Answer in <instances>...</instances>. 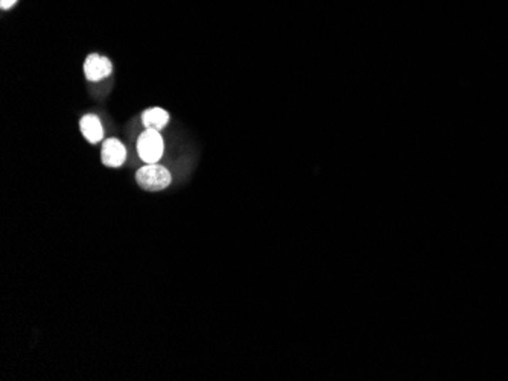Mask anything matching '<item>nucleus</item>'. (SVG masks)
Returning <instances> with one entry per match:
<instances>
[{
	"label": "nucleus",
	"instance_id": "obj_1",
	"mask_svg": "<svg viewBox=\"0 0 508 381\" xmlns=\"http://www.w3.org/2000/svg\"><path fill=\"white\" fill-rule=\"evenodd\" d=\"M136 181L143 190L148 192H160L171 184V174L163 166H158L157 163L148 164L142 167L139 172L136 174Z\"/></svg>",
	"mask_w": 508,
	"mask_h": 381
},
{
	"label": "nucleus",
	"instance_id": "obj_5",
	"mask_svg": "<svg viewBox=\"0 0 508 381\" xmlns=\"http://www.w3.org/2000/svg\"><path fill=\"white\" fill-rule=\"evenodd\" d=\"M79 126H81V132L84 137H86L87 142L94 144L104 139V128L98 115L94 114L84 115L79 122Z\"/></svg>",
	"mask_w": 508,
	"mask_h": 381
},
{
	"label": "nucleus",
	"instance_id": "obj_2",
	"mask_svg": "<svg viewBox=\"0 0 508 381\" xmlns=\"http://www.w3.org/2000/svg\"><path fill=\"white\" fill-rule=\"evenodd\" d=\"M165 151L163 137L155 130H146L137 142V152L148 164H154L160 160Z\"/></svg>",
	"mask_w": 508,
	"mask_h": 381
},
{
	"label": "nucleus",
	"instance_id": "obj_4",
	"mask_svg": "<svg viewBox=\"0 0 508 381\" xmlns=\"http://www.w3.org/2000/svg\"><path fill=\"white\" fill-rule=\"evenodd\" d=\"M126 158L125 146L118 139L105 140L102 146V163L109 167H119Z\"/></svg>",
	"mask_w": 508,
	"mask_h": 381
},
{
	"label": "nucleus",
	"instance_id": "obj_7",
	"mask_svg": "<svg viewBox=\"0 0 508 381\" xmlns=\"http://www.w3.org/2000/svg\"><path fill=\"white\" fill-rule=\"evenodd\" d=\"M16 2H17V0H0V8L9 9Z\"/></svg>",
	"mask_w": 508,
	"mask_h": 381
},
{
	"label": "nucleus",
	"instance_id": "obj_6",
	"mask_svg": "<svg viewBox=\"0 0 508 381\" xmlns=\"http://www.w3.org/2000/svg\"><path fill=\"white\" fill-rule=\"evenodd\" d=\"M142 120L146 130L160 131L169 122V114L163 108H150L142 115Z\"/></svg>",
	"mask_w": 508,
	"mask_h": 381
},
{
	"label": "nucleus",
	"instance_id": "obj_3",
	"mask_svg": "<svg viewBox=\"0 0 508 381\" xmlns=\"http://www.w3.org/2000/svg\"><path fill=\"white\" fill-rule=\"evenodd\" d=\"M113 70V66L109 58L101 57L98 54H92L87 57L86 62H84V73H86V78L89 81H101L107 78Z\"/></svg>",
	"mask_w": 508,
	"mask_h": 381
}]
</instances>
